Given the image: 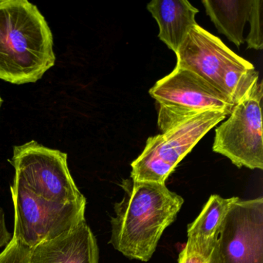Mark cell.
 I'll use <instances>...</instances> for the list:
<instances>
[{"label": "cell", "mask_w": 263, "mask_h": 263, "mask_svg": "<svg viewBox=\"0 0 263 263\" xmlns=\"http://www.w3.org/2000/svg\"><path fill=\"white\" fill-rule=\"evenodd\" d=\"M121 186L124 197L115 204L110 243L130 259L149 261L164 230L176 218L184 199L161 183L130 178L123 180Z\"/></svg>", "instance_id": "1"}, {"label": "cell", "mask_w": 263, "mask_h": 263, "mask_svg": "<svg viewBox=\"0 0 263 263\" xmlns=\"http://www.w3.org/2000/svg\"><path fill=\"white\" fill-rule=\"evenodd\" d=\"M51 30L27 0H0V79L35 83L56 62Z\"/></svg>", "instance_id": "2"}, {"label": "cell", "mask_w": 263, "mask_h": 263, "mask_svg": "<svg viewBox=\"0 0 263 263\" xmlns=\"http://www.w3.org/2000/svg\"><path fill=\"white\" fill-rule=\"evenodd\" d=\"M159 105L158 126L162 133L197 115L210 111L231 114L235 104L227 95L196 73L175 67L149 90Z\"/></svg>", "instance_id": "3"}, {"label": "cell", "mask_w": 263, "mask_h": 263, "mask_svg": "<svg viewBox=\"0 0 263 263\" xmlns=\"http://www.w3.org/2000/svg\"><path fill=\"white\" fill-rule=\"evenodd\" d=\"M229 115L226 111L206 112L150 137L142 153L132 163L130 178L165 184L184 157Z\"/></svg>", "instance_id": "4"}, {"label": "cell", "mask_w": 263, "mask_h": 263, "mask_svg": "<svg viewBox=\"0 0 263 263\" xmlns=\"http://www.w3.org/2000/svg\"><path fill=\"white\" fill-rule=\"evenodd\" d=\"M10 192L14 207L13 238L29 249L61 236L86 221L87 201L63 204L48 201L15 179Z\"/></svg>", "instance_id": "5"}, {"label": "cell", "mask_w": 263, "mask_h": 263, "mask_svg": "<svg viewBox=\"0 0 263 263\" xmlns=\"http://www.w3.org/2000/svg\"><path fill=\"white\" fill-rule=\"evenodd\" d=\"M9 161L14 179L34 195L63 204L87 201L70 175L67 154L31 141L15 146Z\"/></svg>", "instance_id": "6"}, {"label": "cell", "mask_w": 263, "mask_h": 263, "mask_svg": "<svg viewBox=\"0 0 263 263\" xmlns=\"http://www.w3.org/2000/svg\"><path fill=\"white\" fill-rule=\"evenodd\" d=\"M262 96V83L258 82L215 130L212 150L239 168L263 169Z\"/></svg>", "instance_id": "7"}, {"label": "cell", "mask_w": 263, "mask_h": 263, "mask_svg": "<svg viewBox=\"0 0 263 263\" xmlns=\"http://www.w3.org/2000/svg\"><path fill=\"white\" fill-rule=\"evenodd\" d=\"M208 263H263V198L232 204Z\"/></svg>", "instance_id": "8"}, {"label": "cell", "mask_w": 263, "mask_h": 263, "mask_svg": "<svg viewBox=\"0 0 263 263\" xmlns=\"http://www.w3.org/2000/svg\"><path fill=\"white\" fill-rule=\"evenodd\" d=\"M175 54L177 67L196 73L222 93L221 78L224 70L241 58L219 38L198 24L191 29Z\"/></svg>", "instance_id": "9"}, {"label": "cell", "mask_w": 263, "mask_h": 263, "mask_svg": "<svg viewBox=\"0 0 263 263\" xmlns=\"http://www.w3.org/2000/svg\"><path fill=\"white\" fill-rule=\"evenodd\" d=\"M29 263H99L98 241L86 221L30 250Z\"/></svg>", "instance_id": "10"}, {"label": "cell", "mask_w": 263, "mask_h": 263, "mask_svg": "<svg viewBox=\"0 0 263 263\" xmlns=\"http://www.w3.org/2000/svg\"><path fill=\"white\" fill-rule=\"evenodd\" d=\"M147 9L158 23V37L176 53L191 29L198 24V9L187 0H154Z\"/></svg>", "instance_id": "11"}, {"label": "cell", "mask_w": 263, "mask_h": 263, "mask_svg": "<svg viewBox=\"0 0 263 263\" xmlns=\"http://www.w3.org/2000/svg\"><path fill=\"white\" fill-rule=\"evenodd\" d=\"M237 199L211 195L199 215L187 226L185 247L209 260L224 218Z\"/></svg>", "instance_id": "12"}, {"label": "cell", "mask_w": 263, "mask_h": 263, "mask_svg": "<svg viewBox=\"0 0 263 263\" xmlns=\"http://www.w3.org/2000/svg\"><path fill=\"white\" fill-rule=\"evenodd\" d=\"M201 3L218 31L239 48L245 41L243 33L252 0H203Z\"/></svg>", "instance_id": "13"}, {"label": "cell", "mask_w": 263, "mask_h": 263, "mask_svg": "<svg viewBox=\"0 0 263 263\" xmlns=\"http://www.w3.org/2000/svg\"><path fill=\"white\" fill-rule=\"evenodd\" d=\"M258 83V72L253 64L241 58L224 70L221 88L235 105L246 98Z\"/></svg>", "instance_id": "14"}, {"label": "cell", "mask_w": 263, "mask_h": 263, "mask_svg": "<svg viewBox=\"0 0 263 263\" xmlns=\"http://www.w3.org/2000/svg\"><path fill=\"white\" fill-rule=\"evenodd\" d=\"M262 0H252L249 22L250 31L245 41L248 49L261 50L263 48L262 32H261V10Z\"/></svg>", "instance_id": "15"}, {"label": "cell", "mask_w": 263, "mask_h": 263, "mask_svg": "<svg viewBox=\"0 0 263 263\" xmlns=\"http://www.w3.org/2000/svg\"><path fill=\"white\" fill-rule=\"evenodd\" d=\"M30 250L31 249L12 238L8 246L0 253V263H29Z\"/></svg>", "instance_id": "16"}, {"label": "cell", "mask_w": 263, "mask_h": 263, "mask_svg": "<svg viewBox=\"0 0 263 263\" xmlns=\"http://www.w3.org/2000/svg\"><path fill=\"white\" fill-rule=\"evenodd\" d=\"M209 260L184 246L178 256V263H208Z\"/></svg>", "instance_id": "17"}, {"label": "cell", "mask_w": 263, "mask_h": 263, "mask_svg": "<svg viewBox=\"0 0 263 263\" xmlns=\"http://www.w3.org/2000/svg\"><path fill=\"white\" fill-rule=\"evenodd\" d=\"M12 238H13V235L7 229L5 212L4 209L0 207V249L8 246Z\"/></svg>", "instance_id": "18"}, {"label": "cell", "mask_w": 263, "mask_h": 263, "mask_svg": "<svg viewBox=\"0 0 263 263\" xmlns=\"http://www.w3.org/2000/svg\"><path fill=\"white\" fill-rule=\"evenodd\" d=\"M3 104V100L2 98H1V97H0V108H1V106H2Z\"/></svg>", "instance_id": "19"}]
</instances>
